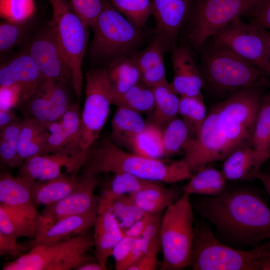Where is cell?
<instances>
[{"label": "cell", "mask_w": 270, "mask_h": 270, "mask_svg": "<svg viewBox=\"0 0 270 270\" xmlns=\"http://www.w3.org/2000/svg\"><path fill=\"white\" fill-rule=\"evenodd\" d=\"M149 243L142 236L135 238L129 254L122 266V270H128L146 252Z\"/></svg>", "instance_id": "db71d44e"}, {"label": "cell", "mask_w": 270, "mask_h": 270, "mask_svg": "<svg viewBox=\"0 0 270 270\" xmlns=\"http://www.w3.org/2000/svg\"><path fill=\"white\" fill-rule=\"evenodd\" d=\"M90 148L76 154L64 151L28 158L19 168L18 176L32 181L43 182L66 174H76L86 165Z\"/></svg>", "instance_id": "5bb4252c"}, {"label": "cell", "mask_w": 270, "mask_h": 270, "mask_svg": "<svg viewBox=\"0 0 270 270\" xmlns=\"http://www.w3.org/2000/svg\"><path fill=\"white\" fill-rule=\"evenodd\" d=\"M34 11V0H0V15L4 20L24 24Z\"/></svg>", "instance_id": "b9f144b4"}, {"label": "cell", "mask_w": 270, "mask_h": 270, "mask_svg": "<svg viewBox=\"0 0 270 270\" xmlns=\"http://www.w3.org/2000/svg\"><path fill=\"white\" fill-rule=\"evenodd\" d=\"M244 16L257 27L270 31V0H259Z\"/></svg>", "instance_id": "681fc988"}, {"label": "cell", "mask_w": 270, "mask_h": 270, "mask_svg": "<svg viewBox=\"0 0 270 270\" xmlns=\"http://www.w3.org/2000/svg\"><path fill=\"white\" fill-rule=\"evenodd\" d=\"M73 150L81 151V112L80 103L74 104L60 120Z\"/></svg>", "instance_id": "7bdbcfd3"}, {"label": "cell", "mask_w": 270, "mask_h": 270, "mask_svg": "<svg viewBox=\"0 0 270 270\" xmlns=\"http://www.w3.org/2000/svg\"><path fill=\"white\" fill-rule=\"evenodd\" d=\"M112 104L126 107L140 113L152 112L155 105L153 88L140 82L114 98Z\"/></svg>", "instance_id": "d6a6232c"}, {"label": "cell", "mask_w": 270, "mask_h": 270, "mask_svg": "<svg viewBox=\"0 0 270 270\" xmlns=\"http://www.w3.org/2000/svg\"><path fill=\"white\" fill-rule=\"evenodd\" d=\"M27 52L46 80L72 86L71 70L50 26L32 39Z\"/></svg>", "instance_id": "9a60e30c"}, {"label": "cell", "mask_w": 270, "mask_h": 270, "mask_svg": "<svg viewBox=\"0 0 270 270\" xmlns=\"http://www.w3.org/2000/svg\"><path fill=\"white\" fill-rule=\"evenodd\" d=\"M52 11L50 24L72 74V87L80 103L82 88V64L88 40V28L68 0H49Z\"/></svg>", "instance_id": "30bf717a"}, {"label": "cell", "mask_w": 270, "mask_h": 270, "mask_svg": "<svg viewBox=\"0 0 270 270\" xmlns=\"http://www.w3.org/2000/svg\"><path fill=\"white\" fill-rule=\"evenodd\" d=\"M162 212L153 214L141 236L148 242L159 235Z\"/></svg>", "instance_id": "11a10c76"}, {"label": "cell", "mask_w": 270, "mask_h": 270, "mask_svg": "<svg viewBox=\"0 0 270 270\" xmlns=\"http://www.w3.org/2000/svg\"><path fill=\"white\" fill-rule=\"evenodd\" d=\"M162 131L166 156L183 152L187 142L191 138L188 127L178 116L170 120Z\"/></svg>", "instance_id": "ab89813d"}, {"label": "cell", "mask_w": 270, "mask_h": 270, "mask_svg": "<svg viewBox=\"0 0 270 270\" xmlns=\"http://www.w3.org/2000/svg\"><path fill=\"white\" fill-rule=\"evenodd\" d=\"M130 148L134 153L144 156L153 158L166 156L162 128L154 123L147 124L133 140Z\"/></svg>", "instance_id": "1f68e13d"}, {"label": "cell", "mask_w": 270, "mask_h": 270, "mask_svg": "<svg viewBox=\"0 0 270 270\" xmlns=\"http://www.w3.org/2000/svg\"><path fill=\"white\" fill-rule=\"evenodd\" d=\"M199 51L204 86L214 92L230 95L245 88L269 87L270 74L230 50L210 42Z\"/></svg>", "instance_id": "5b68a950"}, {"label": "cell", "mask_w": 270, "mask_h": 270, "mask_svg": "<svg viewBox=\"0 0 270 270\" xmlns=\"http://www.w3.org/2000/svg\"><path fill=\"white\" fill-rule=\"evenodd\" d=\"M24 32V24L7 20L0 24V50L7 52L13 48L22 39Z\"/></svg>", "instance_id": "7dc6e473"}, {"label": "cell", "mask_w": 270, "mask_h": 270, "mask_svg": "<svg viewBox=\"0 0 270 270\" xmlns=\"http://www.w3.org/2000/svg\"><path fill=\"white\" fill-rule=\"evenodd\" d=\"M95 256L103 270H108L107 261L118 243L125 236L114 216L106 210H98L94 226Z\"/></svg>", "instance_id": "44dd1931"}, {"label": "cell", "mask_w": 270, "mask_h": 270, "mask_svg": "<svg viewBox=\"0 0 270 270\" xmlns=\"http://www.w3.org/2000/svg\"><path fill=\"white\" fill-rule=\"evenodd\" d=\"M98 214L68 216L59 220L40 236L28 242L30 250L38 246H47L88 232L94 227Z\"/></svg>", "instance_id": "7402d4cb"}, {"label": "cell", "mask_w": 270, "mask_h": 270, "mask_svg": "<svg viewBox=\"0 0 270 270\" xmlns=\"http://www.w3.org/2000/svg\"><path fill=\"white\" fill-rule=\"evenodd\" d=\"M264 88L238 90L208 112L198 135L185 146L182 158L192 174L200 168L224 160L242 147L250 146Z\"/></svg>", "instance_id": "6da1fadb"}, {"label": "cell", "mask_w": 270, "mask_h": 270, "mask_svg": "<svg viewBox=\"0 0 270 270\" xmlns=\"http://www.w3.org/2000/svg\"><path fill=\"white\" fill-rule=\"evenodd\" d=\"M135 238L124 236L115 246L112 256L114 260L115 269L122 270Z\"/></svg>", "instance_id": "f5cc1de1"}, {"label": "cell", "mask_w": 270, "mask_h": 270, "mask_svg": "<svg viewBox=\"0 0 270 270\" xmlns=\"http://www.w3.org/2000/svg\"><path fill=\"white\" fill-rule=\"evenodd\" d=\"M269 88H270V90H269V92H270V84Z\"/></svg>", "instance_id": "be15d7a7"}, {"label": "cell", "mask_w": 270, "mask_h": 270, "mask_svg": "<svg viewBox=\"0 0 270 270\" xmlns=\"http://www.w3.org/2000/svg\"><path fill=\"white\" fill-rule=\"evenodd\" d=\"M257 179L261 181L270 198V174L261 170L257 176Z\"/></svg>", "instance_id": "91938a15"}, {"label": "cell", "mask_w": 270, "mask_h": 270, "mask_svg": "<svg viewBox=\"0 0 270 270\" xmlns=\"http://www.w3.org/2000/svg\"><path fill=\"white\" fill-rule=\"evenodd\" d=\"M190 194L184 192L162 215L159 237L163 270L190 266L194 234V208Z\"/></svg>", "instance_id": "8992f818"}, {"label": "cell", "mask_w": 270, "mask_h": 270, "mask_svg": "<svg viewBox=\"0 0 270 270\" xmlns=\"http://www.w3.org/2000/svg\"><path fill=\"white\" fill-rule=\"evenodd\" d=\"M136 54L114 60L104 68L112 98L141 82Z\"/></svg>", "instance_id": "cb8c5ba5"}, {"label": "cell", "mask_w": 270, "mask_h": 270, "mask_svg": "<svg viewBox=\"0 0 270 270\" xmlns=\"http://www.w3.org/2000/svg\"><path fill=\"white\" fill-rule=\"evenodd\" d=\"M90 28L93 37L90 54L98 60L110 62L134 54L142 39V28L130 22L108 0H104L102 10Z\"/></svg>", "instance_id": "ba28073f"}, {"label": "cell", "mask_w": 270, "mask_h": 270, "mask_svg": "<svg viewBox=\"0 0 270 270\" xmlns=\"http://www.w3.org/2000/svg\"><path fill=\"white\" fill-rule=\"evenodd\" d=\"M74 270H103L100 264L94 260L86 262L77 267Z\"/></svg>", "instance_id": "680465c9"}, {"label": "cell", "mask_w": 270, "mask_h": 270, "mask_svg": "<svg viewBox=\"0 0 270 270\" xmlns=\"http://www.w3.org/2000/svg\"><path fill=\"white\" fill-rule=\"evenodd\" d=\"M153 214H145L128 229L124 231L126 236L136 238L141 236Z\"/></svg>", "instance_id": "9f6ffc18"}, {"label": "cell", "mask_w": 270, "mask_h": 270, "mask_svg": "<svg viewBox=\"0 0 270 270\" xmlns=\"http://www.w3.org/2000/svg\"><path fill=\"white\" fill-rule=\"evenodd\" d=\"M25 118H34L46 124L50 109L49 100L42 88L20 106Z\"/></svg>", "instance_id": "ee69618b"}, {"label": "cell", "mask_w": 270, "mask_h": 270, "mask_svg": "<svg viewBox=\"0 0 270 270\" xmlns=\"http://www.w3.org/2000/svg\"><path fill=\"white\" fill-rule=\"evenodd\" d=\"M38 224L15 210L0 205V232L18 239L20 237L34 238Z\"/></svg>", "instance_id": "4dcf8cb0"}, {"label": "cell", "mask_w": 270, "mask_h": 270, "mask_svg": "<svg viewBox=\"0 0 270 270\" xmlns=\"http://www.w3.org/2000/svg\"><path fill=\"white\" fill-rule=\"evenodd\" d=\"M18 118L12 109L0 110V129L5 128Z\"/></svg>", "instance_id": "6f0895ef"}, {"label": "cell", "mask_w": 270, "mask_h": 270, "mask_svg": "<svg viewBox=\"0 0 270 270\" xmlns=\"http://www.w3.org/2000/svg\"><path fill=\"white\" fill-rule=\"evenodd\" d=\"M30 250L28 242L20 244L16 239L0 232V255L8 254L18 258Z\"/></svg>", "instance_id": "816d5d0a"}, {"label": "cell", "mask_w": 270, "mask_h": 270, "mask_svg": "<svg viewBox=\"0 0 270 270\" xmlns=\"http://www.w3.org/2000/svg\"><path fill=\"white\" fill-rule=\"evenodd\" d=\"M46 126L49 135L46 141L44 154L64 151L76 154L82 150L76 152L72 150L60 120L48 122Z\"/></svg>", "instance_id": "f6af8a7d"}, {"label": "cell", "mask_w": 270, "mask_h": 270, "mask_svg": "<svg viewBox=\"0 0 270 270\" xmlns=\"http://www.w3.org/2000/svg\"><path fill=\"white\" fill-rule=\"evenodd\" d=\"M150 0L156 23L155 36L164 44L166 51L172 50L176 46L194 0Z\"/></svg>", "instance_id": "2e32d148"}, {"label": "cell", "mask_w": 270, "mask_h": 270, "mask_svg": "<svg viewBox=\"0 0 270 270\" xmlns=\"http://www.w3.org/2000/svg\"><path fill=\"white\" fill-rule=\"evenodd\" d=\"M207 114L202 94L180 96L178 114L188 127L191 138L198 135Z\"/></svg>", "instance_id": "e575fe53"}, {"label": "cell", "mask_w": 270, "mask_h": 270, "mask_svg": "<svg viewBox=\"0 0 270 270\" xmlns=\"http://www.w3.org/2000/svg\"><path fill=\"white\" fill-rule=\"evenodd\" d=\"M0 205L15 210L38 225L40 214L32 199L30 180L1 172Z\"/></svg>", "instance_id": "ac0fdd59"}, {"label": "cell", "mask_w": 270, "mask_h": 270, "mask_svg": "<svg viewBox=\"0 0 270 270\" xmlns=\"http://www.w3.org/2000/svg\"><path fill=\"white\" fill-rule=\"evenodd\" d=\"M102 210L111 212L124 232L145 214L133 203L128 195L109 199L99 198L98 210Z\"/></svg>", "instance_id": "836d02e7"}, {"label": "cell", "mask_w": 270, "mask_h": 270, "mask_svg": "<svg viewBox=\"0 0 270 270\" xmlns=\"http://www.w3.org/2000/svg\"><path fill=\"white\" fill-rule=\"evenodd\" d=\"M46 80L28 52L2 65L0 69V86L19 85L28 98L39 90Z\"/></svg>", "instance_id": "d6986e66"}, {"label": "cell", "mask_w": 270, "mask_h": 270, "mask_svg": "<svg viewBox=\"0 0 270 270\" xmlns=\"http://www.w3.org/2000/svg\"><path fill=\"white\" fill-rule=\"evenodd\" d=\"M0 110L19 108L28 99L24 89L19 85L0 86Z\"/></svg>", "instance_id": "c3c4849f"}, {"label": "cell", "mask_w": 270, "mask_h": 270, "mask_svg": "<svg viewBox=\"0 0 270 270\" xmlns=\"http://www.w3.org/2000/svg\"><path fill=\"white\" fill-rule=\"evenodd\" d=\"M84 171L96 174L124 172L146 180L168 184L190 179L192 175L183 159L153 158L130 153L108 138L90 148Z\"/></svg>", "instance_id": "3957f363"}, {"label": "cell", "mask_w": 270, "mask_h": 270, "mask_svg": "<svg viewBox=\"0 0 270 270\" xmlns=\"http://www.w3.org/2000/svg\"><path fill=\"white\" fill-rule=\"evenodd\" d=\"M266 163L267 164V167L266 170L264 172L270 174V156Z\"/></svg>", "instance_id": "6125c7cd"}, {"label": "cell", "mask_w": 270, "mask_h": 270, "mask_svg": "<svg viewBox=\"0 0 270 270\" xmlns=\"http://www.w3.org/2000/svg\"><path fill=\"white\" fill-rule=\"evenodd\" d=\"M48 135L46 124L32 118L22 120L18 142L20 158L24 161L28 158L44 154Z\"/></svg>", "instance_id": "83f0119b"}, {"label": "cell", "mask_w": 270, "mask_h": 270, "mask_svg": "<svg viewBox=\"0 0 270 270\" xmlns=\"http://www.w3.org/2000/svg\"><path fill=\"white\" fill-rule=\"evenodd\" d=\"M262 29V32L266 38V44H267V60L270 69V31Z\"/></svg>", "instance_id": "94428289"}, {"label": "cell", "mask_w": 270, "mask_h": 270, "mask_svg": "<svg viewBox=\"0 0 270 270\" xmlns=\"http://www.w3.org/2000/svg\"><path fill=\"white\" fill-rule=\"evenodd\" d=\"M140 114L126 107H118L111 122L110 140L114 144L130 147L133 140L147 125Z\"/></svg>", "instance_id": "4316f807"}, {"label": "cell", "mask_w": 270, "mask_h": 270, "mask_svg": "<svg viewBox=\"0 0 270 270\" xmlns=\"http://www.w3.org/2000/svg\"><path fill=\"white\" fill-rule=\"evenodd\" d=\"M152 88L155 99L152 123L164 128L178 115L180 96L167 80Z\"/></svg>", "instance_id": "f546056e"}, {"label": "cell", "mask_w": 270, "mask_h": 270, "mask_svg": "<svg viewBox=\"0 0 270 270\" xmlns=\"http://www.w3.org/2000/svg\"><path fill=\"white\" fill-rule=\"evenodd\" d=\"M166 51L164 44L154 36L146 48L136 52L142 82L154 87L166 80L164 56Z\"/></svg>", "instance_id": "603a6c76"}, {"label": "cell", "mask_w": 270, "mask_h": 270, "mask_svg": "<svg viewBox=\"0 0 270 270\" xmlns=\"http://www.w3.org/2000/svg\"><path fill=\"white\" fill-rule=\"evenodd\" d=\"M134 26L142 28L152 15L150 0H108Z\"/></svg>", "instance_id": "60d3db41"}, {"label": "cell", "mask_w": 270, "mask_h": 270, "mask_svg": "<svg viewBox=\"0 0 270 270\" xmlns=\"http://www.w3.org/2000/svg\"><path fill=\"white\" fill-rule=\"evenodd\" d=\"M50 104L48 122L60 120L72 104L68 84L61 82L46 80L42 86Z\"/></svg>", "instance_id": "8d00e7d4"}, {"label": "cell", "mask_w": 270, "mask_h": 270, "mask_svg": "<svg viewBox=\"0 0 270 270\" xmlns=\"http://www.w3.org/2000/svg\"><path fill=\"white\" fill-rule=\"evenodd\" d=\"M259 0H194L180 32L184 43L200 50L220 31L244 16Z\"/></svg>", "instance_id": "52a82bcc"}, {"label": "cell", "mask_w": 270, "mask_h": 270, "mask_svg": "<svg viewBox=\"0 0 270 270\" xmlns=\"http://www.w3.org/2000/svg\"><path fill=\"white\" fill-rule=\"evenodd\" d=\"M152 182L126 172H114L110 182L102 190L99 198L109 199L130 195L140 190Z\"/></svg>", "instance_id": "d590c367"}, {"label": "cell", "mask_w": 270, "mask_h": 270, "mask_svg": "<svg viewBox=\"0 0 270 270\" xmlns=\"http://www.w3.org/2000/svg\"><path fill=\"white\" fill-rule=\"evenodd\" d=\"M22 122V120L17 119L0 130V159L10 168H20L24 162L18 154V142Z\"/></svg>", "instance_id": "74e56055"}, {"label": "cell", "mask_w": 270, "mask_h": 270, "mask_svg": "<svg viewBox=\"0 0 270 270\" xmlns=\"http://www.w3.org/2000/svg\"><path fill=\"white\" fill-rule=\"evenodd\" d=\"M226 181L222 171L207 164L192 174L188 182L183 187L182 192L188 194L218 196L226 190Z\"/></svg>", "instance_id": "f1b7e54d"}, {"label": "cell", "mask_w": 270, "mask_h": 270, "mask_svg": "<svg viewBox=\"0 0 270 270\" xmlns=\"http://www.w3.org/2000/svg\"><path fill=\"white\" fill-rule=\"evenodd\" d=\"M171 51L174 76L170 83L174 90L180 96L201 94L204 81L194 60L190 47L184 42Z\"/></svg>", "instance_id": "e0dca14e"}, {"label": "cell", "mask_w": 270, "mask_h": 270, "mask_svg": "<svg viewBox=\"0 0 270 270\" xmlns=\"http://www.w3.org/2000/svg\"><path fill=\"white\" fill-rule=\"evenodd\" d=\"M220 46L270 75L267 44L262 29L238 18L211 38Z\"/></svg>", "instance_id": "7c38bea8"}, {"label": "cell", "mask_w": 270, "mask_h": 270, "mask_svg": "<svg viewBox=\"0 0 270 270\" xmlns=\"http://www.w3.org/2000/svg\"><path fill=\"white\" fill-rule=\"evenodd\" d=\"M75 13L88 27H91L100 14L104 0H70Z\"/></svg>", "instance_id": "bcb514c9"}, {"label": "cell", "mask_w": 270, "mask_h": 270, "mask_svg": "<svg viewBox=\"0 0 270 270\" xmlns=\"http://www.w3.org/2000/svg\"><path fill=\"white\" fill-rule=\"evenodd\" d=\"M76 188L61 200L46 206L40 214L38 232L35 238L59 220L72 216L98 214L99 196L94 194L98 184L96 174L84 171L80 176Z\"/></svg>", "instance_id": "4fadbf2b"}, {"label": "cell", "mask_w": 270, "mask_h": 270, "mask_svg": "<svg viewBox=\"0 0 270 270\" xmlns=\"http://www.w3.org/2000/svg\"><path fill=\"white\" fill-rule=\"evenodd\" d=\"M192 206L213 224L216 238L228 246L254 248L270 240V208L256 189L226 187L221 194L202 196Z\"/></svg>", "instance_id": "7a4b0ae2"}, {"label": "cell", "mask_w": 270, "mask_h": 270, "mask_svg": "<svg viewBox=\"0 0 270 270\" xmlns=\"http://www.w3.org/2000/svg\"><path fill=\"white\" fill-rule=\"evenodd\" d=\"M80 178V176L70 174L43 182L30 180L34 203L47 206L61 200L76 188Z\"/></svg>", "instance_id": "484cf974"}, {"label": "cell", "mask_w": 270, "mask_h": 270, "mask_svg": "<svg viewBox=\"0 0 270 270\" xmlns=\"http://www.w3.org/2000/svg\"><path fill=\"white\" fill-rule=\"evenodd\" d=\"M94 247L88 231L47 246H38L12 262L3 270H70L91 260L88 252Z\"/></svg>", "instance_id": "9c48e42d"}, {"label": "cell", "mask_w": 270, "mask_h": 270, "mask_svg": "<svg viewBox=\"0 0 270 270\" xmlns=\"http://www.w3.org/2000/svg\"><path fill=\"white\" fill-rule=\"evenodd\" d=\"M190 266L194 270H269L270 242L248 250L220 241L210 226L194 225Z\"/></svg>", "instance_id": "277c9868"}, {"label": "cell", "mask_w": 270, "mask_h": 270, "mask_svg": "<svg viewBox=\"0 0 270 270\" xmlns=\"http://www.w3.org/2000/svg\"><path fill=\"white\" fill-rule=\"evenodd\" d=\"M86 82L85 100L81 112L80 145L82 150L89 148L98 140L112 104L105 68L88 72Z\"/></svg>", "instance_id": "8fae6325"}, {"label": "cell", "mask_w": 270, "mask_h": 270, "mask_svg": "<svg viewBox=\"0 0 270 270\" xmlns=\"http://www.w3.org/2000/svg\"><path fill=\"white\" fill-rule=\"evenodd\" d=\"M152 182L140 190L128 195L133 203L145 214L162 212L181 196L174 188Z\"/></svg>", "instance_id": "d4e9b609"}, {"label": "cell", "mask_w": 270, "mask_h": 270, "mask_svg": "<svg viewBox=\"0 0 270 270\" xmlns=\"http://www.w3.org/2000/svg\"><path fill=\"white\" fill-rule=\"evenodd\" d=\"M251 146L270 156V93L262 98L254 126Z\"/></svg>", "instance_id": "f35d334b"}, {"label": "cell", "mask_w": 270, "mask_h": 270, "mask_svg": "<svg viewBox=\"0 0 270 270\" xmlns=\"http://www.w3.org/2000/svg\"><path fill=\"white\" fill-rule=\"evenodd\" d=\"M270 156L250 146L242 147L224 160L222 172L226 180L251 182L257 178Z\"/></svg>", "instance_id": "ffe728a7"}, {"label": "cell", "mask_w": 270, "mask_h": 270, "mask_svg": "<svg viewBox=\"0 0 270 270\" xmlns=\"http://www.w3.org/2000/svg\"><path fill=\"white\" fill-rule=\"evenodd\" d=\"M161 249L159 235L150 242L144 254L128 270H154L157 266L158 254Z\"/></svg>", "instance_id": "f907efd6"}]
</instances>
